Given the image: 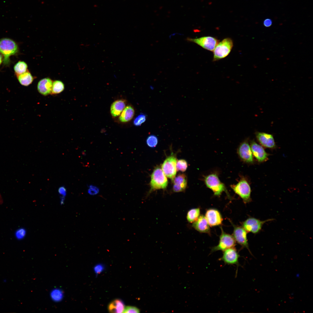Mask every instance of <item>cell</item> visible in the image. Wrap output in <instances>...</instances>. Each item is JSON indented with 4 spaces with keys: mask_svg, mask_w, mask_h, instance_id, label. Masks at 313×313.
<instances>
[{
    "mask_svg": "<svg viewBox=\"0 0 313 313\" xmlns=\"http://www.w3.org/2000/svg\"><path fill=\"white\" fill-rule=\"evenodd\" d=\"M65 88L64 85L61 81L56 80L53 82L51 94L55 95L62 92Z\"/></svg>",
    "mask_w": 313,
    "mask_h": 313,
    "instance_id": "cell-25",
    "label": "cell"
},
{
    "mask_svg": "<svg viewBox=\"0 0 313 313\" xmlns=\"http://www.w3.org/2000/svg\"><path fill=\"white\" fill-rule=\"evenodd\" d=\"M104 268V266L103 265L98 264L95 266L94 269L95 273L97 274L102 272Z\"/></svg>",
    "mask_w": 313,
    "mask_h": 313,
    "instance_id": "cell-34",
    "label": "cell"
},
{
    "mask_svg": "<svg viewBox=\"0 0 313 313\" xmlns=\"http://www.w3.org/2000/svg\"><path fill=\"white\" fill-rule=\"evenodd\" d=\"M58 192L59 194L60 195V204H63L64 203L65 197L67 194L66 189L64 186H61L59 188Z\"/></svg>",
    "mask_w": 313,
    "mask_h": 313,
    "instance_id": "cell-31",
    "label": "cell"
},
{
    "mask_svg": "<svg viewBox=\"0 0 313 313\" xmlns=\"http://www.w3.org/2000/svg\"><path fill=\"white\" fill-rule=\"evenodd\" d=\"M239 157L243 161L249 164L254 162L253 154L248 141L245 140L239 145L237 149Z\"/></svg>",
    "mask_w": 313,
    "mask_h": 313,
    "instance_id": "cell-10",
    "label": "cell"
},
{
    "mask_svg": "<svg viewBox=\"0 0 313 313\" xmlns=\"http://www.w3.org/2000/svg\"><path fill=\"white\" fill-rule=\"evenodd\" d=\"M16 76L19 83L24 86L29 85L32 83L34 80L33 77L28 70L25 72Z\"/></svg>",
    "mask_w": 313,
    "mask_h": 313,
    "instance_id": "cell-22",
    "label": "cell"
},
{
    "mask_svg": "<svg viewBox=\"0 0 313 313\" xmlns=\"http://www.w3.org/2000/svg\"><path fill=\"white\" fill-rule=\"evenodd\" d=\"M3 61V58L1 54H0V65Z\"/></svg>",
    "mask_w": 313,
    "mask_h": 313,
    "instance_id": "cell-36",
    "label": "cell"
},
{
    "mask_svg": "<svg viewBox=\"0 0 313 313\" xmlns=\"http://www.w3.org/2000/svg\"><path fill=\"white\" fill-rule=\"evenodd\" d=\"M27 231L23 228H20L17 229L14 233V236L17 240H21L24 239L26 236Z\"/></svg>",
    "mask_w": 313,
    "mask_h": 313,
    "instance_id": "cell-27",
    "label": "cell"
},
{
    "mask_svg": "<svg viewBox=\"0 0 313 313\" xmlns=\"http://www.w3.org/2000/svg\"><path fill=\"white\" fill-rule=\"evenodd\" d=\"M17 44L13 40L9 38L0 39V53L3 56V63L9 65L10 62V57L18 51Z\"/></svg>",
    "mask_w": 313,
    "mask_h": 313,
    "instance_id": "cell-2",
    "label": "cell"
},
{
    "mask_svg": "<svg viewBox=\"0 0 313 313\" xmlns=\"http://www.w3.org/2000/svg\"><path fill=\"white\" fill-rule=\"evenodd\" d=\"M176 156L172 154L165 159L161 165L162 170L165 175L172 180L176 174Z\"/></svg>",
    "mask_w": 313,
    "mask_h": 313,
    "instance_id": "cell-8",
    "label": "cell"
},
{
    "mask_svg": "<svg viewBox=\"0 0 313 313\" xmlns=\"http://www.w3.org/2000/svg\"><path fill=\"white\" fill-rule=\"evenodd\" d=\"M134 108L131 105L127 106L124 109L119 118V121L122 122H127L131 120L134 114Z\"/></svg>",
    "mask_w": 313,
    "mask_h": 313,
    "instance_id": "cell-20",
    "label": "cell"
},
{
    "mask_svg": "<svg viewBox=\"0 0 313 313\" xmlns=\"http://www.w3.org/2000/svg\"><path fill=\"white\" fill-rule=\"evenodd\" d=\"M234 228L233 236L236 242L243 248H246L252 254L249 249L247 238V232L242 227L235 225L232 223Z\"/></svg>",
    "mask_w": 313,
    "mask_h": 313,
    "instance_id": "cell-11",
    "label": "cell"
},
{
    "mask_svg": "<svg viewBox=\"0 0 313 313\" xmlns=\"http://www.w3.org/2000/svg\"><path fill=\"white\" fill-rule=\"evenodd\" d=\"M168 184V179L161 168L159 166L156 167L151 175L150 183L151 191L165 189Z\"/></svg>",
    "mask_w": 313,
    "mask_h": 313,
    "instance_id": "cell-5",
    "label": "cell"
},
{
    "mask_svg": "<svg viewBox=\"0 0 313 313\" xmlns=\"http://www.w3.org/2000/svg\"><path fill=\"white\" fill-rule=\"evenodd\" d=\"M230 187L235 193L242 199L244 203H248L252 201L251 188L245 177L241 176L237 183L231 185Z\"/></svg>",
    "mask_w": 313,
    "mask_h": 313,
    "instance_id": "cell-3",
    "label": "cell"
},
{
    "mask_svg": "<svg viewBox=\"0 0 313 313\" xmlns=\"http://www.w3.org/2000/svg\"><path fill=\"white\" fill-rule=\"evenodd\" d=\"M205 216L210 227L219 226L222 224V216L217 209L211 208L207 210Z\"/></svg>",
    "mask_w": 313,
    "mask_h": 313,
    "instance_id": "cell-13",
    "label": "cell"
},
{
    "mask_svg": "<svg viewBox=\"0 0 313 313\" xmlns=\"http://www.w3.org/2000/svg\"><path fill=\"white\" fill-rule=\"evenodd\" d=\"M88 192L89 194L91 195H94L97 194L99 191V189L97 187L90 185L88 186Z\"/></svg>",
    "mask_w": 313,
    "mask_h": 313,
    "instance_id": "cell-32",
    "label": "cell"
},
{
    "mask_svg": "<svg viewBox=\"0 0 313 313\" xmlns=\"http://www.w3.org/2000/svg\"><path fill=\"white\" fill-rule=\"evenodd\" d=\"M263 24L266 27H269L272 24V21L270 19H267L264 20L263 22Z\"/></svg>",
    "mask_w": 313,
    "mask_h": 313,
    "instance_id": "cell-35",
    "label": "cell"
},
{
    "mask_svg": "<svg viewBox=\"0 0 313 313\" xmlns=\"http://www.w3.org/2000/svg\"><path fill=\"white\" fill-rule=\"evenodd\" d=\"M146 119V115L145 114H140L135 118L133 121V124L136 126H140L145 121Z\"/></svg>",
    "mask_w": 313,
    "mask_h": 313,
    "instance_id": "cell-30",
    "label": "cell"
},
{
    "mask_svg": "<svg viewBox=\"0 0 313 313\" xmlns=\"http://www.w3.org/2000/svg\"><path fill=\"white\" fill-rule=\"evenodd\" d=\"M27 63L22 61H19L14 65V69L16 75H18L26 72L27 70Z\"/></svg>",
    "mask_w": 313,
    "mask_h": 313,
    "instance_id": "cell-26",
    "label": "cell"
},
{
    "mask_svg": "<svg viewBox=\"0 0 313 313\" xmlns=\"http://www.w3.org/2000/svg\"><path fill=\"white\" fill-rule=\"evenodd\" d=\"M250 146L253 155L258 162H263L268 159L269 154L266 152L262 146L254 140L251 141Z\"/></svg>",
    "mask_w": 313,
    "mask_h": 313,
    "instance_id": "cell-14",
    "label": "cell"
},
{
    "mask_svg": "<svg viewBox=\"0 0 313 313\" xmlns=\"http://www.w3.org/2000/svg\"><path fill=\"white\" fill-rule=\"evenodd\" d=\"M139 310L136 307L128 306L125 307L123 313H139Z\"/></svg>",
    "mask_w": 313,
    "mask_h": 313,
    "instance_id": "cell-33",
    "label": "cell"
},
{
    "mask_svg": "<svg viewBox=\"0 0 313 313\" xmlns=\"http://www.w3.org/2000/svg\"><path fill=\"white\" fill-rule=\"evenodd\" d=\"M204 179L206 187L213 191L214 196H220L223 192H225L228 198L232 199L225 186L220 181L217 174L213 173L204 176Z\"/></svg>",
    "mask_w": 313,
    "mask_h": 313,
    "instance_id": "cell-1",
    "label": "cell"
},
{
    "mask_svg": "<svg viewBox=\"0 0 313 313\" xmlns=\"http://www.w3.org/2000/svg\"><path fill=\"white\" fill-rule=\"evenodd\" d=\"M53 81L49 78H45L40 80L37 85V89L39 93L44 96L51 94Z\"/></svg>",
    "mask_w": 313,
    "mask_h": 313,
    "instance_id": "cell-17",
    "label": "cell"
},
{
    "mask_svg": "<svg viewBox=\"0 0 313 313\" xmlns=\"http://www.w3.org/2000/svg\"><path fill=\"white\" fill-rule=\"evenodd\" d=\"M125 307L123 302L120 299H117L111 302L108 306V310L110 312H123Z\"/></svg>",
    "mask_w": 313,
    "mask_h": 313,
    "instance_id": "cell-21",
    "label": "cell"
},
{
    "mask_svg": "<svg viewBox=\"0 0 313 313\" xmlns=\"http://www.w3.org/2000/svg\"><path fill=\"white\" fill-rule=\"evenodd\" d=\"M221 234L219 237L218 244L212 248L211 249V253L217 251H224L225 250L233 247L236 245V241L232 235L227 233L221 228Z\"/></svg>",
    "mask_w": 313,
    "mask_h": 313,
    "instance_id": "cell-6",
    "label": "cell"
},
{
    "mask_svg": "<svg viewBox=\"0 0 313 313\" xmlns=\"http://www.w3.org/2000/svg\"><path fill=\"white\" fill-rule=\"evenodd\" d=\"M50 296L51 300L56 303L62 301L64 297L63 291L59 288H55L52 290L50 293Z\"/></svg>",
    "mask_w": 313,
    "mask_h": 313,
    "instance_id": "cell-23",
    "label": "cell"
},
{
    "mask_svg": "<svg viewBox=\"0 0 313 313\" xmlns=\"http://www.w3.org/2000/svg\"><path fill=\"white\" fill-rule=\"evenodd\" d=\"M174 185L173 190L176 192H181L184 190L187 185V178L185 174H178L172 180Z\"/></svg>",
    "mask_w": 313,
    "mask_h": 313,
    "instance_id": "cell-18",
    "label": "cell"
},
{
    "mask_svg": "<svg viewBox=\"0 0 313 313\" xmlns=\"http://www.w3.org/2000/svg\"><path fill=\"white\" fill-rule=\"evenodd\" d=\"M146 143L149 147L151 148H154L158 144V138L154 135H150L147 138Z\"/></svg>",
    "mask_w": 313,
    "mask_h": 313,
    "instance_id": "cell-29",
    "label": "cell"
},
{
    "mask_svg": "<svg viewBox=\"0 0 313 313\" xmlns=\"http://www.w3.org/2000/svg\"><path fill=\"white\" fill-rule=\"evenodd\" d=\"M176 171L185 172L188 168V163L186 160L183 159L178 160L176 161Z\"/></svg>",
    "mask_w": 313,
    "mask_h": 313,
    "instance_id": "cell-28",
    "label": "cell"
},
{
    "mask_svg": "<svg viewBox=\"0 0 313 313\" xmlns=\"http://www.w3.org/2000/svg\"><path fill=\"white\" fill-rule=\"evenodd\" d=\"M126 101L123 99L117 100L114 102L110 107L111 114L114 117L119 116L125 107Z\"/></svg>",
    "mask_w": 313,
    "mask_h": 313,
    "instance_id": "cell-19",
    "label": "cell"
},
{
    "mask_svg": "<svg viewBox=\"0 0 313 313\" xmlns=\"http://www.w3.org/2000/svg\"><path fill=\"white\" fill-rule=\"evenodd\" d=\"M273 220V219H268L261 221L255 218L250 217L242 223V226L247 232L256 234L261 230L265 223Z\"/></svg>",
    "mask_w": 313,
    "mask_h": 313,
    "instance_id": "cell-7",
    "label": "cell"
},
{
    "mask_svg": "<svg viewBox=\"0 0 313 313\" xmlns=\"http://www.w3.org/2000/svg\"><path fill=\"white\" fill-rule=\"evenodd\" d=\"M256 138L259 143L266 148L273 149L276 147V143L272 135L263 132H256Z\"/></svg>",
    "mask_w": 313,
    "mask_h": 313,
    "instance_id": "cell-15",
    "label": "cell"
},
{
    "mask_svg": "<svg viewBox=\"0 0 313 313\" xmlns=\"http://www.w3.org/2000/svg\"><path fill=\"white\" fill-rule=\"evenodd\" d=\"M3 281L4 283H6L7 282V280L5 279L3 280Z\"/></svg>",
    "mask_w": 313,
    "mask_h": 313,
    "instance_id": "cell-37",
    "label": "cell"
},
{
    "mask_svg": "<svg viewBox=\"0 0 313 313\" xmlns=\"http://www.w3.org/2000/svg\"><path fill=\"white\" fill-rule=\"evenodd\" d=\"M239 255L234 247L227 249L223 251V255L219 260L228 265H240L239 259Z\"/></svg>",
    "mask_w": 313,
    "mask_h": 313,
    "instance_id": "cell-12",
    "label": "cell"
},
{
    "mask_svg": "<svg viewBox=\"0 0 313 313\" xmlns=\"http://www.w3.org/2000/svg\"><path fill=\"white\" fill-rule=\"evenodd\" d=\"M200 209L199 208L190 210L187 212L186 218L188 221L193 223L196 221L200 215Z\"/></svg>",
    "mask_w": 313,
    "mask_h": 313,
    "instance_id": "cell-24",
    "label": "cell"
},
{
    "mask_svg": "<svg viewBox=\"0 0 313 313\" xmlns=\"http://www.w3.org/2000/svg\"><path fill=\"white\" fill-rule=\"evenodd\" d=\"M188 40L211 51H213L219 42V41L217 39L211 36H204L195 39L188 38Z\"/></svg>",
    "mask_w": 313,
    "mask_h": 313,
    "instance_id": "cell-9",
    "label": "cell"
},
{
    "mask_svg": "<svg viewBox=\"0 0 313 313\" xmlns=\"http://www.w3.org/2000/svg\"><path fill=\"white\" fill-rule=\"evenodd\" d=\"M192 227L200 232L210 234V226L205 216L203 215H200L198 219L193 223Z\"/></svg>",
    "mask_w": 313,
    "mask_h": 313,
    "instance_id": "cell-16",
    "label": "cell"
},
{
    "mask_svg": "<svg viewBox=\"0 0 313 313\" xmlns=\"http://www.w3.org/2000/svg\"><path fill=\"white\" fill-rule=\"evenodd\" d=\"M233 45L232 40L229 38H225L219 42L213 51V61H216L227 56L231 52Z\"/></svg>",
    "mask_w": 313,
    "mask_h": 313,
    "instance_id": "cell-4",
    "label": "cell"
}]
</instances>
